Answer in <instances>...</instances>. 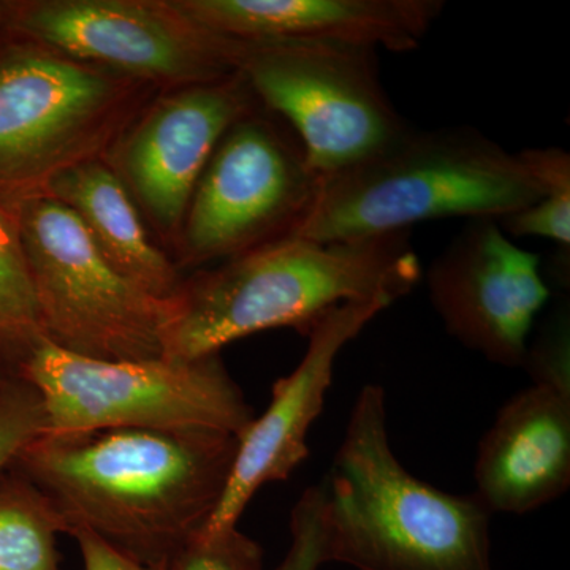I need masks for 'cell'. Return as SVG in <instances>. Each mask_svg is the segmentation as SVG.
<instances>
[{
  "label": "cell",
  "instance_id": "cell-11",
  "mask_svg": "<svg viewBox=\"0 0 570 570\" xmlns=\"http://www.w3.org/2000/svg\"><path fill=\"white\" fill-rule=\"evenodd\" d=\"M261 107L239 71L160 91L105 157L165 253H175L190 198L214 149Z\"/></svg>",
  "mask_w": 570,
  "mask_h": 570
},
{
  "label": "cell",
  "instance_id": "cell-4",
  "mask_svg": "<svg viewBox=\"0 0 570 570\" xmlns=\"http://www.w3.org/2000/svg\"><path fill=\"white\" fill-rule=\"evenodd\" d=\"M549 194L521 153L472 127L415 132L322 183L296 238L332 243L406 234L445 217L502 219Z\"/></svg>",
  "mask_w": 570,
  "mask_h": 570
},
{
  "label": "cell",
  "instance_id": "cell-22",
  "mask_svg": "<svg viewBox=\"0 0 570 570\" xmlns=\"http://www.w3.org/2000/svg\"><path fill=\"white\" fill-rule=\"evenodd\" d=\"M291 547L275 570H318L326 564L324 494L311 487L296 501L291 515Z\"/></svg>",
  "mask_w": 570,
  "mask_h": 570
},
{
  "label": "cell",
  "instance_id": "cell-12",
  "mask_svg": "<svg viewBox=\"0 0 570 570\" xmlns=\"http://www.w3.org/2000/svg\"><path fill=\"white\" fill-rule=\"evenodd\" d=\"M449 335L497 365L523 366L539 311L550 298L540 257L494 219H471L426 273Z\"/></svg>",
  "mask_w": 570,
  "mask_h": 570
},
{
  "label": "cell",
  "instance_id": "cell-24",
  "mask_svg": "<svg viewBox=\"0 0 570 570\" xmlns=\"http://www.w3.org/2000/svg\"><path fill=\"white\" fill-rule=\"evenodd\" d=\"M71 538L77 540L85 570H170L151 568V566H142L140 562L129 560L86 531L73 532Z\"/></svg>",
  "mask_w": 570,
  "mask_h": 570
},
{
  "label": "cell",
  "instance_id": "cell-10",
  "mask_svg": "<svg viewBox=\"0 0 570 570\" xmlns=\"http://www.w3.org/2000/svg\"><path fill=\"white\" fill-rule=\"evenodd\" d=\"M0 40L159 91L234 73L239 50L238 40L202 28L174 0H0Z\"/></svg>",
  "mask_w": 570,
  "mask_h": 570
},
{
  "label": "cell",
  "instance_id": "cell-14",
  "mask_svg": "<svg viewBox=\"0 0 570 570\" xmlns=\"http://www.w3.org/2000/svg\"><path fill=\"white\" fill-rule=\"evenodd\" d=\"M202 28L242 41H311L412 51L441 0H174Z\"/></svg>",
  "mask_w": 570,
  "mask_h": 570
},
{
  "label": "cell",
  "instance_id": "cell-18",
  "mask_svg": "<svg viewBox=\"0 0 570 570\" xmlns=\"http://www.w3.org/2000/svg\"><path fill=\"white\" fill-rule=\"evenodd\" d=\"M41 340L47 337L17 217L0 204V354L17 366Z\"/></svg>",
  "mask_w": 570,
  "mask_h": 570
},
{
  "label": "cell",
  "instance_id": "cell-19",
  "mask_svg": "<svg viewBox=\"0 0 570 570\" xmlns=\"http://www.w3.org/2000/svg\"><path fill=\"white\" fill-rule=\"evenodd\" d=\"M43 401L36 387L18 376L0 385V475L45 433Z\"/></svg>",
  "mask_w": 570,
  "mask_h": 570
},
{
  "label": "cell",
  "instance_id": "cell-16",
  "mask_svg": "<svg viewBox=\"0 0 570 570\" xmlns=\"http://www.w3.org/2000/svg\"><path fill=\"white\" fill-rule=\"evenodd\" d=\"M43 195L61 202L81 220L105 261L130 283L160 302L176 294L181 272L156 242L107 160L71 168Z\"/></svg>",
  "mask_w": 570,
  "mask_h": 570
},
{
  "label": "cell",
  "instance_id": "cell-17",
  "mask_svg": "<svg viewBox=\"0 0 570 570\" xmlns=\"http://www.w3.org/2000/svg\"><path fill=\"white\" fill-rule=\"evenodd\" d=\"M63 527L50 501L22 475L0 482V570H61Z\"/></svg>",
  "mask_w": 570,
  "mask_h": 570
},
{
  "label": "cell",
  "instance_id": "cell-1",
  "mask_svg": "<svg viewBox=\"0 0 570 570\" xmlns=\"http://www.w3.org/2000/svg\"><path fill=\"white\" fill-rule=\"evenodd\" d=\"M238 438L223 431L41 434L13 471L50 501L63 534L86 531L142 566L168 568L223 498Z\"/></svg>",
  "mask_w": 570,
  "mask_h": 570
},
{
  "label": "cell",
  "instance_id": "cell-25",
  "mask_svg": "<svg viewBox=\"0 0 570 570\" xmlns=\"http://www.w3.org/2000/svg\"><path fill=\"white\" fill-rule=\"evenodd\" d=\"M7 379H10L7 376V363L6 360H3L2 354H0V385H2Z\"/></svg>",
  "mask_w": 570,
  "mask_h": 570
},
{
  "label": "cell",
  "instance_id": "cell-23",
  "mask_svg": "<svg viewBox=\"0 0 570 570\" xmlns=\"http://www.w3.org/2000/svg\"><path fill=\"white\" fill-rule=\"evenodd\" d=\"M499 227L512 236H539L560 246L569 254L570 246V187L551 190L539 202L498 219Z\"/></svg>",
  "mask_w": 570,
  "mask_h": 570
},
{
  "label": "cell",
  "instance_id": "cell-7",
  "mask_svg": "<svg viewBox=\"0 0 570 570\" xmlns=\"http://www.w3.org/2000/svg\"><path fill=\"white\" fill-rule=\"evenodd\" d=\"M239 41L236 71L298 137L322 181L409 132L379 78L376 50L311 41Z\"/></svg>",
  "mask_w": 570,
  "mask_h": 570
},
{
  "label": "cell",
  "instance_id": "cell-5",
  "mask_svg": "<svg viewBox=\"0 0 570 570\" xmlns=\"http://www.w3.org/2000/svg\"><path fill=\"white\" fill-rule=\"evenodd\" d=\"M159 89L0 40V204L47 193L59 176L105 159Z\"/></svg>",
  "mask_w": 570,
  "mask_h": 570
},
{
  "label": "cell",
  "instance_id": "cell-15",
  "mask_svg": "<svg viewBox=\"0 0 570 570\" xmlns=\"http://www.w3.org/2000/svg\"><path fill=\"white\" fill-rule=\"evenodd\" d=\"M475 497L490 513L524 515L570 487V393L550 385L521 390L480 441Z\"/></svg>",
  "mask_w": 570,
  "mask_h": 570
},
{
  "label": "cell",
  "instance_id": "cell-2",
  "mask_svg": "<svg viewBox=\"0 0 570 570\" xmlns=\"http://www.w3.org/2000/svg\"><path fill=\"white\" fill-rule=\"evenodd\" d=\"M420 276L407 232L332 243L288 236L183 277L165 309L163 356L205 358L273 328L307 336L337 306L395 303Z\"/></svg>",
  "mask_w": 570,
  "mask_h": 570
},
{
  "label": "cell",
  "instance_id": "cell-20",
  "mask_svg": "<svg viewBox=\"0 0 570 570\" xmlns=\"http://www.w3.org/2000/svg\"><path fill=\"white\" fill-rule=\"evenodd\" d=\"M170 570H264V550L234 528L214 535H198L179 551Z\"/></svg>",
  "mask_w": 570,
  "mask_h": 570
},
{
  "label": "cell",
  "instance_id": "cell-8",
  "mask_svg": "<svg viewBox=\"0 0 570 570\" xmlns=\"http://www.w3.org/2000/svg\"><path fill=\"white\" fill-rule=\"evenodd\" d=\"M13 213L50 343L105 362L163 356L168 299L154 298L116 272L61 202L39 195Z\"/></svg>",
  "mask_w": 570,
  "mask_h": 570
},
{
  "label": "cell",
  "instance_id": "cell-3",
  "mask_svg": "<svg viewBox=\"0 0 570 570\" xmlns=\"http://www.w3.org/2000/svg\"><path fill=\"white\" fill-rule=\"evenodd\" d=\"M326 562L358 570H494L490 510L428 485L390 444L385 392L365 385L322 480Z\"/></svg>",
  "mask_w": 570,
  "mask_h": 570
},
{
  "label": "cell",
  "instance_id": "cell-6",
  "mask_svg": "<svg viewBox=\"0 0 570 570\" xmlns=\"http://www.w3.org/2000/svg\"><path fill=\"white\" fill-rule=\"evenodd\" d=\"M43 401V434L212 430L242 436L253 407L220 354L105 362L41 340L14 366Z\"/></svg>",
  "mask_w": 570,
  "mask_h": 570
},
{
  "label": "cell",
  "instance_id": "cell-9",
  "mask_svg": "<svg viewBox=\"0 0 570 570\" xmlns=\"http://www.w3.org/2000/svg\"><path fill=\"white\" fill-rule=\"evenodd\" d=\"M322 183L291 127L261 105L214 149L171 261L179 272L202 268L294 236Z\"/></svg>",
  "mask_w": 570,
  "mask_h": 570
},
{
  "label": "cell",
  "instance_id": "cell-13",
  "mask_svg": "<svg viewBox=\"0 0 570 570\" xmlns=\"http://www.w3.org/2000/svg\"><path fill=\"white\" fill-rule=\"evenodd\" d=\"M392 305L382 298L346 303L311 330L309 344L299 365L288 376L277 379L268 407L238 438L227 487L200 535L238 528L255 493L266 483L291 478L309 456L307 433L325 406L337 355L377 314Z\"/></svg>",
  "mask_w": 570,
  "mask_h": 570
},
{
  "label": "cell",
  "instance_id": "cell-21",
  "mask_svg": "<svg viewBox=\"0 0 570 570\" xmlns=\"http://www.w3.org/2000/svg\"><path fill=\"white\" fill-rule=\"evenodd\" d=\"M570 313L562 303L543 324L534 343L528 344L523 366L534 384L570 393Z\"/></svg>",
  "mask_w": 570,
  "mask_h": 570
}]
</instances>
